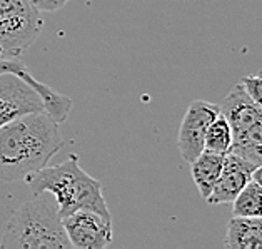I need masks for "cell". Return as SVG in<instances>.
<instances>
[{
  "label": "cell",
  "mask_w": 262,
  "mask_h": 249,
  "mask_svg": "<svg viewBox=\"0 0 262 249\" xmlns=\"http://www.w3.org/2000/svg\"><path fill=\"white\" fill-rule=\"evenodd\" d=\"M40 12H55L67 5L69 0H30Z\"/></svg>",
  "instance_id": "obj_16"
},
{
  "label": "cell",
  "mask_w": 262,
  "mask_h": 249,
  "mask_svg": "<svg viewBox=\"0 0 262 249\" xmlns=\"http://www.w3.org/2000/svg\"><path fill=\"white\" fill-rule=\"evenodd\" d=\"M221 114V106L207 100H192L185 111L177 136V148L185 162H192L204 151L206 132Z\"/></svg>",
  "instance_id": "obj_5"
},
{
  "label": "cell",
  "mask_w": 262,
  "mask_h": 249,
  "mask_svg": "<svg viewBox=\"0 0 262 249\" xmlns=\"http://www.w3.org/2000/svg\"><path fill=\"white\" fill-rule=\"evenodd\" d=\"M241 84L244 86L249 97H251L257 106L262 107V72L246 75Z\"/></svg>",
  "instance_id": "obj_15"
},
{
  "label": "cell",
  "mask_w": 262,
  "mask_h": 249,
  "mask_svg": "<svg viewBox=\"0 0 262 249\" xmlns=\"http://www.w3.org/2000/svg\"><path fill=\"white\" fill-rule=\"evenodd\" d=\"M34 196L50 193L57 201V211L60 218L75 213L79 209H92L105 218L112 214L104 197L100 181L89 176L80 168L77 154H69L63 162L57 165H46L25 179Z\"/></svg>",
  "instance_id": "obj_2"
},
{
  "label": "cell",
  "mask_w": 262,
  "mask_h": 249,
  "mask_svg": "<svg viewBox=\"0 0 262 249\" xmlns=\"http://www.w3.org/2000/svg\"><path fill=\"white\" fill-rule=\"evenodd\" d=\"M63 137L49 112H29L0 127V181L25 182L62 149Z\"/></svg>",
  "instance_id": "obj_1"
},
{
  "label": "cell",
  "mask_w": 262,
  "mask_h": 249,
  "mask_svg": "<svg viewBox=\"0 0 262 249\" xmlns=\"http://www.w3.org/2000/svg\"><path fill=\"white\" fill-rule=\"evenodd\" d=\"M224 156L217 152L202 151L192 162H190V172H192V179L197 191L202 199H207L209 194L212 193L217 179L221 176Z\"/></svg>",
  "instance_id": "obj_11"
},
{
  "label": "cell",
  "mask_w": 262,
  "mask_h": 249,
  "mask_svg": "<svg viewBox=\"0 0 262 249\" xmlns=\"http://www.w3.org/2000/svg\"><path fill=\"white\" fill-rule=\"evenodd\" d=\"M229 152L246 159L247 162L254 164L255 168L260 165L262 164V120L255 122L244 132L234 136Z\"/></svg>",
  "instance_id": "obj_12"
},
{
  "label": "cell",
  "mask_w": 262,
  "mask_h": 249,
  "mask_svg": "<svg viewBox=\"0 0 262 249\" xmlns=\"http://www.w3.org/2000/svg\"><path fill=\"white\" fill-rule=\"evenodd\" d=\"M252 179L259 184V186H262V164L260 165H257V168L254 169V172H252Z\"/></svg>",
  "instance_id": "obj_17"
},
{
  "label": "cell",
  "mask_w": 262,
  "mask_h": 249,
  "mask_svg": "<svg viewBox=\"0 0 262 249\" xmlns=\"http://www.w3.org/2000/svg\"><path fill=\"white\" fill-rule=\"evenodd\" d=\"M255 165L247 162L246 159L239 157L237 154L227 152L224 156V164L221 176L217 179L212 193L209 194L207 202L215 206V204H231L246 184L252 179V172Z\"/></svg>",
  "instance_id": "obj_8"
},
{
  "label": "cell",
  "mask_w": 262,
  "mask_h": 249,
  "mask_svg": "<svg viewBox=\"0 0 262 249\" xmlns=\"http://www.w3.org/2000/svg\"><path fill=\"white\" fill-rule=\"evenodd\" d=\"M0 247L69 249L72 246L57 208L50 206L40 196H35L34 199L18 206L10 216L0 241Z\"/></svg>",
  "instance_id": "obj_3"
},
{
  "label": "cell",
  "mask_w": 262,
  "mask_h": 249,
  "mask_svg": "<svg viewBox=\"0 0 262 249\" xmlns=\"http://www.w3.org/2000/svg\"><path fill=\"white\" fill-rule=\"evenodd\" d=\"M232 144V131L227 119L219 114L212 124L209 126L206 132V142H204V151L217 152V154H227Z\"/></svg>",
  "instance_id": "obj_14"
},
{
  "label": "cell",
  "mask_w": 262,
  "mask_h": 249,
  "mask_svg": "<svg viewBox=\"0 0 262 249\" xmlns=\"http://www.w3.org/2000/svg\"><path fill=\"white\" fill-rule=\"evenodd\" d=\"M224 246L229 249H262V218L234 216L227 224Z\"/></svg>",
  "instance_id": "obj_10"
},
{
  "label": "cell",
  "mask_w": 262,
  "mask_h": 249,
  "mask_svg": "<svg viewBox=\"0 0 262 249\" xmlns=\"http://www.w3.org/2000/svg\"><path fill=\"white\" fill-rule=\"evenodd\" d=\"M43 27L40 10L30 0H0V59H18Z\"/></svg>",
  "instance_id": "obj_4"
},
{
  "label": "cell",
  "mask_w": 262,
  "mask_h": 249,
  "mask_svg": "<svg viewBox=\"0 0 262 249\" xmlns=\"http://www.w3.org/2000/svg\"><path fill=\"white\" fill-rule=\"evenodd\" d=\"M231 204L234 216L262 218V186L251 179Z\"/></svg>",
  "instance_id": "obj_13"
},
{
  "label": "cell",
  "mask_w": 262,
  "mask_h": 249,
  "mask_svg": "<svg viewBox=\"0 0 262 249\" xmlns=\"http://www.w3.org/2000/svg\"><path fill=\"white\" fill-rule=\"evenodd\" d=\"M4 72H12V74H15L17 77L24 79L42 97L46 112H49L50 116H52L55 122H59V124L66 122L70 114V109H72V100H70L67 95H62L57 91H54L52 87H49L47 84L37 80V77H34V75L30 74L27 66L18 59H0V74H4Z\"/></svg>",
  "instance_id": "obj_9"
},
{
  "label": "cell",
  "mask_w": 262,
  "mask_h": 249,
  "mask_svg": "<svg viewBox=\"0 0 262 249\" xmlns=\"http://www.w3.org/2000/svg\"><path fill=\"white\" fill-rule=\"evenodd\" d=\"M46 111L43 100L24 79L12 72L0 74V127L29 112Z\"/></svg>",
  "instance_id": "obj_7"
},
{
  "label": "cell",
  "mask_w": 262,
  "mask_h": 249,
  "mask_svg": "<svg viewBox=\"0 0 262 249\" xmlns=\"http://www.w3.org/2000/svg\"><path fill=\"white\" fill-rule=\"evenodd\" d=\"M62 224L70 246L77 249H104L114 239L112 219L92 209H79L63 216Z\"/></svg>",
  "instance_id": "obj_6"
}]
</instances>
